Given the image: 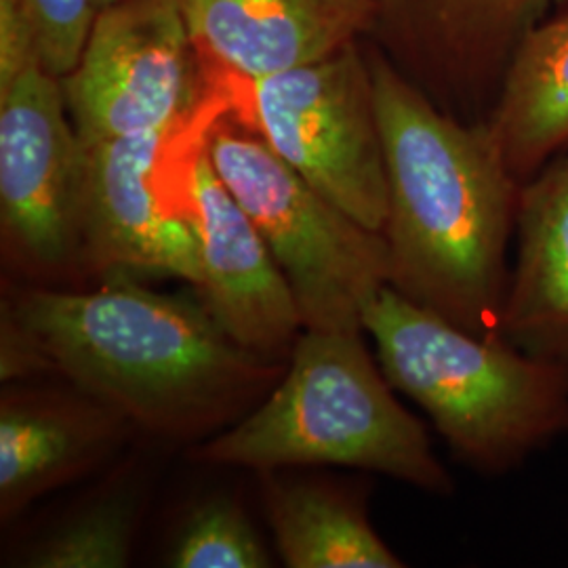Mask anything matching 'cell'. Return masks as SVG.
<instances>
[{
    "label": "cell",
    "mask_w": 568,
    "mask_h": 568,
    "mask_svg": "<svg viewBox=\"0 0 568 568\" xmlns=\"http://www.w3.org/2000/svg\"><path fill=\"white\" fill-rule=\"evenodd\" d=\"M386 154L389 286L474 335H499L523 183L487 121H457L368 53Z\"/></svg>",
    "instance_id": "6da1fadb"
},
{
    "label": "cell",
    "mask_w": 568,
    "mask_h": 568,
    "mask_svg": "<svg viewBox=\"0 0 568 568\" xmlns=\"http://www.w3.org/2000/svg\"><path fill=\"white\" fill-rule=\"evenodd\" d=\"M82 394L159 434H201L272 375L206 305L140 284L23 291L4 307Z\"/></svg>",
    "instance_id": "7a4b0ae2"
},
{
    "label": "cell",
    "mask_w": 568,
    "mask_h": 568,
    "mask_svg": "<svg viewBox=\"0 0 568 568\" xmlns=\"http://www.w3.org/2000/svg\"><path fill=\"white\" fill-rule=\"evenodd\" d=\"M363 326L387 382L476 471L504 476L568 434V363L467 333L389 284L366 304Z\"/></svg>",
    "instance_id": "3957f363"
},
{
    "label": "cell",
    "mask_w": 568,
    "mask_h": 568,
    "mask_svg": "<svg viewBox=\"0 0 568 568\" xmlns=\"http://www.w3.org/2000/svg\"><path fill=\"white\" fill-rule=\"evenodd\" d=\"M363 333L305 328L283 382L206 445L204 459L253 469L358 467L448 495L453 483L426 427L396 400Z\"/></svg>",
    "instance_id": "277c9868"
},
{
    "label": "cell",
    "mask_w": 568,
    "mask_h": 568,
    "mask_svg": "<svg viewBox=\"0 0 568 568\" xmlns=\"http://www.w3.org/2000/svg\"><path fill=\"white\" fill-rule=\"evenodd\" d=\"M206 152L281 265L304 328L365 331L366 304L389 284L386 236L326 201L262 135L217 121Z\"/></svg>",
    "instance_id": "5b68a950"
},
{
    "label": "cell",
    "mask_w": 568,
    "mask_h": 568,
    "mask_svg": "<svg viewBox=\"0 0 568 568\" xmlns=\"http://www.w3.org/2000/svg\"><path fill=\"white\" fill-rule=\"evenodd\" d=\"M236 108L326 201L384 234L386 154L371 63L358 41L325 60L251 82Z\"/></svg>",
    "instance_id": "8992f818"
},
{
    "label": "cell",
    "mask_w": 568,
    "mask_h": 568,
    "mask_svg": "<svg viewBox=\"0 0 568 568\" xmlns=\"http://www.w3.org/2000/svg\"><path fill=\"white\" fill-rule=\"evenodd\" d=\"M224 114V103L209 98L178 126L82 143V257L102 270L159 272L201 286L187 173Z\"/></svg>",
    "instance_id": "52a82bcc"
},
{
    "label": "cell",
    "mask_w": 568,
    "mask_h": 568,
    "mask_svg": "<svg viewBox=\"0 0 568 568\" xmlns=\"http://www.w3.org/2000/svg\"><path fill=\"white\" fill-rule=\"evenodd\" d=\"M204 82L178 0H116L98 11L61 87L89 145L182 124L203 105Z\"/></svg>",
    "instance_id": "ba28073f"
},
{
    "label": "cell",
    "mask_w": 568,
    "mask_h": 568,
    "mask_svg": "<svg viewBox=\"0 0 568 568\" xmlns=\"http://www.w3.org/2000/svg\"><path fill=\"white\" fill-rule=\"evenodd\" d=\"M82 183L84 145L61 81L34 65L0 95L2 239L23 264L82 257Z\"/></svg>",
    "instance_id": "9c48e42d"
},
{
    "label": "cell",
    "mask_w": 568,
    "mask_h": 568,
    "mask_svg": "<svg viewBox=\"0 0 568 568\" xmlns=\"http://www.w3.org/2000/svg\"><path fill=\"white\" fill-rule=\"evenodd\" d=\"M187 196L201 246L203 304L236 344L274 358L295 345L304 321L262 232L220 180L206 140L190 163Z\"/></svg>",
    "instance_id": "30bf717a"
},
{
    "label": "cell",
    "mask_w": 568,
    "mask_h": 568,
    "mask_svg": "<svg viewBox=\"0 0 568 568\" xmlns=\"http://www.w3.org/2000/svg\"><path fill=\"white\" fill-rule=\"evenodd\" d=\"M375 30L440 95L499 93L528 32L565 0H373Z\"/></svg>",
    "instance_id": "8fae6325"
},
{
    "label": "cell",
    "mask_w": 568,
    "mask_h": 568,
    "mask_svg": "<svg viewBox=\"0 0 568 568\" xmlns=\"http://www.w3.org/2000/svg\"><path fill=\"white\" fill-rule=\"evenodd\" d=\"M204 70L255 82L375 30L373 0H178Z\"/></svg>",
    "instance_id": "7c38bea8"
},
{
    "label": "cell",
    "mask_w": 568,
    "mask_h": 568,
    "mask_svg": "<svg viewBox=\"0 0 568 568\" xmlns=\"http://www.w3.org/2000/svg\"><path fill=\"white\" fill-rule=\"evenodd\" d=\"M514 239L499 337L568 363V150L523 183Z\"/></svg>",
    "instance_id": "4fadbf2b"
},
{
    "label": "cell",
    "mask_w": 568,
    "mask_h": 568,
    "mask_svg": "<svg viewBox=\"0 0 568 568\" xmlns=\"http://www.w3.org/2000/svg\"><path fill=\"white\" fill-rule=\"evenodd\" d=\"M124 422L87 394H7L0 405L2 518L93 466Z\"/></svg>",
    "instance_id": "5bb4252c"
},
{
    "label": "cell",
    "mask_w": 568,
    "mask_h": 568,
    "mask_svg": "<svg viewBox=\"0 0 568 568\" xmlns=\"http://www.w3.org/2000/svg\"><path fill=\"white\" fill-rule=\"evenodd\" d=\"M509 171L530 180L568 150V9L535 26L485 119Z\"/></svg>",
    "instance_id": "9a60e30c"
},
{
    "label": "cell",
    "mask_w": 568,
    "mask_h": 568,
    "mask_svg": "<svg viewBox=\"0 0 568 568\" xmlns=\"http://www.w3.org/2000/svg\"><path fill=\"white\" fill-rule=\"evenodd\" d=\"M276 548L291 568H400L365 509L333 488L276 485L267 493Z\"/></svg>",
    "instance_id": "2e32d148"
},
{
    "label": "cell",
    "mask_w": 568,
    "mask_h": 568,
    "mask_svg": "<svg viewBox=\"0 0 568 568\" xmlns=\"http://www.w3.org/2000/svg\"><path fill=\"white\" fill-rule=\"evenodd\" d=\"M135 506L121 495L95 501L47 535L26 567L122 568L129 565Z\"/></svg>",
    "instance_id": "e0dca14e"
},
{
    "label": "cell",
    "mask_w": 568,
    "mask_h": 568,
    "mask_svg": "<svg viewBox=\"0 0 568 568\" xmlns=\"http://www.w3.org/2000/svg\"><path fill=\"white\" fill-rule=\"evenodd\" d=\"M169 565L178 568H267L270 554L243 509L211 499L185 520Z\"/></svg>",
    "instance_id": "ac0fdd59"
},
{
    "label": "cell",
    "mask_w": 568,
    "mask_h": 568,
    "mask_svg": "<svg viewBox=\"0 0 568 568\" xmlns=\"http://www.w3.org/2000/svg\"><path fill=\"white\" fill-rule=\"evenodd\" d=\"M37 30L42 70L65 79L81 61L98 0H23Z\"/></svg>",
    "instance_id": "d6986e66"
},
{
    "label": "cell",
    "mask_w": 568,
    "mask_h": 568,
    "mask_svg": "<svg viewBox=\"0 0 568 568\" xmlns=\"http://www.w3.org/2000/svg\"><path fill=\"white\" fill-rule=\"evenodd\" d=\"M34 65L41 58L28 7L23 0H0V95Z\"/></svg>",
    "instance_id": "ffe728a7"
},
{
    "label": "cell",
    "mask_w": 568,
    "mask_h": 568,
    "mask_svg": "<svg viewBox=\"0 0 568 568\" xmlns=\"http://www.w3.org/2000/svg\"><path fill=\"white\" fill-rule=\"evenodd\" d=\"M112 2H116V0H98V11L103 9V7H108V4H112Z\"/></svg>",
    "instance_id": "44dd1931"
}]
</instances>
